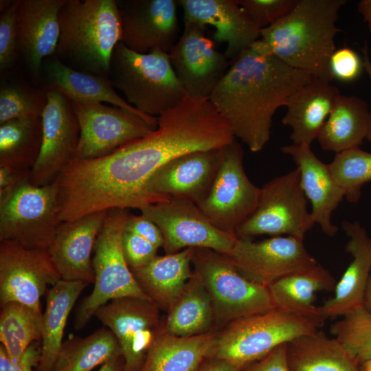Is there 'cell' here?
I'll return each mask as SVG.
<instances>
[{
	"instance_id": "obj_1",
	"label": "cell",
	"mask_w": 371,
	"mask_h": 371,
	"mask_svg": "<svg viewBox=\"0 0 371 371\" xmlns=\"http://www.w3.org/2000/svg\"><path fill=\"white\" fill-rule=\"evenodd\" d=\"M157 127L112 153L73 159L62 171L64 197L78 216L156 203L146 184L164 165L183 155L220 149L234 141L226 120L209 99L187 95L157 117Z\"/></svg>"
},
{
	"instance_id": "obj_2",
	"label": "cell",
	"mask_w": 371,
	"mask_h": 371,
	"mask_svg": "<svg viewBox=\"0 0 371 371\" xmlns=\"http://www.w3.org/2000/svg\"><path fill=\"white\" fill-rule=\"evenodd\" d=\"M313 78L251 45L230 60L209 100L235 137L258 152L270 139L276 111Z\"/></svg>"
},
{
	"instance_id": "obj_3",
	"label": "cell",
	"mask_w": 371,
	"mask_h": 371,
	"mask_svg": "<svg viewBox=\"0 0 371 371\" xmlns=\"http://www.w3.org/2000/svg\"><path fill=\"white\" fill-rule=\"evenodd\" d=\"M345 0H297L293 9L251 44L315 78L334 80L330 60L335 50L339 11Z\"/></svg>"
},
{
	"instance_id": "obj_4",
	"label": "cell",
	"mask_w": 371,
	"mask_h": 371,
	"mask_svg": "<svg viewBox=\"0 0 371 371\" xmlns=\"http://www.w3.org/2000/svg\"><path fill=\"white\" fill-rule=\"evenodd\" d=\"M56 56L78 71L109 78L111 58L121 41L115 0H66L59 14Z\"/></svg>"
},
{
	"instance_id": "obj_5",
	"label": "cell",
	"mask_w": 371,
	"mask_h": 371,
	"mask_svg": "<svg viewBox=\"0 0 371 371\" xmlns=\"http://www.w3.org/2000/svg\"><path fill=\"white\" fill-rule=\"evenodd\" d=\"M324 322L276 306L217 330L206 359H225L245 368L278 346L317 331Z\"/></svg>"
},
{
	"instance_id": "obj_6",
	"label": "cell",
	"mask_w": 371,
	"mask_h": 371,
	"mask_svg": "<svg viewBox=\"0 0 371 371\" xmlns=\"http://www.w3.org/2000/svg\"><path fill=\"white\" fill-rule=\"evenodd\" d=\"M109 79L128 104L152 117H157L187 95L172 69L168 53L155 49L140 54L121 41L111 55Z\"/></svg>"
},
{
	"instance_id": "obj_7",
	"label": "cell",
	"mask_w": 371,
	"mask_h": 371,
	"mask_svg": "<svg viewBox=\"0 0 371 371\" xmlns=\"http://www.w3.org/2000/svg\"><path fill=\"white\" fill-rule=\"evenodd\" d=\"M192 265L210 295L214 332L235 320L276 307L269 288L245 277L224 254L194 248Z\"/></svg>"
},
{
	"instance_id": "obj_8",
	"label": "cell",
	"mask_w": 371,
	"mask_h": 371,
	"mask_svg": "<svg viewBox=\"0 0 371 371\" xmlns=\"http://www.w3.org/2000/svg\"><path fill=\"white\" fill-rule=\"evenodd\" d=\"M128 215L127 210L109 211L93 250L94 286L76 311L74 326L77 330L94 317L100 306L113 300L126 297L150 300L135 279L123 254L122 237Z\"/></svg>"
},
{
	"instance_id": "obj_9",
	"label": "cell",
	"mask_w": 371,
	"mask_h": 371,
	"mask_svg": "<svg viewBox=\"0 0 371 371\" xmlns=\"http://www.w3.org/2000/svg\"><path fill=\"white\" fill-rule=\"evenodd\" d=\"M62 222L54 183L37 186L28 180L0 199V241L48 249Z\"/></svg>"
},
{
	"instance_id": "obj_10",
	"label": "cell",
	"mask_w": 371,
	"mask_h": 371,
	"mask_svg": "<svg viewBox=\"0 0 371 371\" xmlns=\"http://www.w3.org/2000/svg\"><path fill=\"white\" fill-rule=\"evenodd\" d=\"M315 224L306 208L297 168L269 181L262 188L254 212L236 230L238 238L268 234L304 239Z\"/></svg>"
},
{
	"instance_id": "obj_11",
	"label": "cell",
	"mask_w": 371,
	"mask_h": 371,
	"mask_svg": "<svg viewBox=\"0 0 371 371\" xmlns=\"http://www.w3.org/2000/svg\"><path fill=\"white\" fill-rule=\"evenodd\" d=\"M243 150L234 141L223 147L218 168L206 198L197 205L218 229L234 232L256 210L260 188L247 176Z\"/></svg>"
},
{
	"instance_id": "obj_12",
	"label": "cell",
	"mask_w": 371,
	"mask_h": 371,
	"mask_svg": "<svg viewBox=\"0 0 371 371\" xmlns=\"http://www.w3.org/2000/svg\"><path fill=\"white\" fill-rule=\"evenodd\" d=\"M161 232L166 254L187 248H207L222 254H229L238 236L234 232L216 228L194 202L170 198L139 210Z\"/></svg>"
},
{
	"instance_id": "obj_13",
	"label": "cell",
	"mask_w": 371,
	"mask_h": 371,
	"mask_svg": "<svg viewBox=\"0 0 371 371\" xmlns=\"http://www.w3.org/2000/svg\"><path fill=\"white\" fill-rule=\"evenodd\" d=\"M71 103L80 128L76 159L104 157L148 135L157 127L141 116L116 106Z\"/></svg>"
},
{
	"instance_id": "obj_14",
	"label": "cell",
	"mask_w": 371,
	"mask_h": 371,
	"mask_svg": "<svg viewBox=\"0 0 371 371\" xmlns=\"http://www.w3.org/2000/svg\"><path fill=\"white\" fill-rule=\"evenodd\" d=\"M94 317L116 337L124 359V371H140L163 329L159 308L150 300L126 297L100 306Z\"/></svg>"
},
{
	"instance_id": "obj_15",
	"label": "cell",
	"mask_w": 371,
	"mask_h": 371,
	"mask_svg": "<svg viewBox=\"0 0 371 371\" xmlns=\"http://www.w3.org/2000/svg\"><path fill=\"white\" fill-rule=\"evenodd\" d=\"M61 279L45 249L0 241V304L16 302L41 312V297Z\"/></svg>"
},
{
	"instance_id": "obj_16",
	"label": "cell",
	"mask_w": 371,
	"mask_h": 371,
	"mask_svg": "<svg viewBox=\"0 0 371 371\" xmlns=\"http://www.w3.org/2000/svg\"><path fill=\"white\" fill-rule=\"evenodd\" d=\"M225 256L245 277L267 287L284 276L318 264L303 240L293 236H272L257 242L238 237Z\"/></svg>"
},
{
	"instance_id": "obj_17",
	"label": "cell",
	"mask_w": 371,
	"mask_h": 371,
	"mask_svg": "<svg viewBox=\"0 0 371 371\" xmlns=\"http://www.w3.org/2000/svg\"><path fill=\"white\" fill-rule=\"evenodd\" d=\"M206 25L184 21L178 41L169 52L172 69L189 96L209 99L227 71L229 62L205 35Z\"/></svg>"
},
{
	"instance_id": "obj_18",
	"label": "cell",
	"mask_w": 371,
	"mask_h": 371,
	"mask_svg": "<svg viewBox=\"0 0 371 371\" xmlns=\"http://www.w3.org/2000/svg\"><path fill=\"white\" fill-rule=\"evenodd\" d=\"M42 115L43 141L39 157L31 170L30 181L37 186L53 183L75 158L80 128L71 101L56 91H47Z\"/></svg>"
},
{
	"instance_id": "obj_19",
	"label": "cell",
	"mask_w": 371,
	"mask_h": 371,
	"mask_svg": "<svg viewBox=\"0 0 371 371\" xmlns=\"http://www.w3.org/2000/svg\"><path fill=\"white\" fill-rule=\"evenodd\" d=\"M177 3L174 0L116 1L121 42L140 54L155 49L169 53L179 33Z\"/></svg>"
},
{
	"instance_id": "obj_20",
	"label": "cell",
	"mask_w": 371,
	"mask_h": 371,
	"mask_svg": "<svg viewBox=\"0 0 371 371\" xmlns=\"http://www.w3.org/2000/svg\"><path fill=\"white\" fill-rule=\"evenodd\" d=\"M221 148L194 151L172 159L150 178L146 187L148 194L155 203L175 198L198 205L213 184Z\"/></svg>"
},
{
	"instance_id": "obj_21",
	"label": "cell",
	"mask_w": 371,
	"mask_h": 371,
	"mask_svg": "<svg viewBox=\"0 0 371 371\" xmlns=\"http://www.w3.org/2000/svg\"><path fill=\"white\" fill-rule=\"evenodd\" d=\"M109 211L60 223L48 251L61 279L94 283L91 254Z\"/></svg>"
},
{
	"instance_id": "obj_22",
	"label": "cell",
	"mask_w": 371,
	"mask_h": 371,
	"mask_svg": "<svg viewBox=\"0 0 371 371\" xmlns=\"http://www.w3.org/2000/svg\"><path fill=\"white\" fill-rule=\"evenodd\" d=\"M66 0H21L17 16L19 54L38 80L43 60L56 54L59 14Z\"/></svg>"
},
{
	"instance_id": "obj_23",
	"label": "cell",
	"mask_w": 371,
	"mask_h": 371,
	"mask_svg": "<svg viewBox=\"0 0 371 371\" xmlns=\"http://www.w3.org/2000/svg\"><path fill=\"white\" fill-rule=\"evenodd\" d=\"M184 21L215 27L214 39L225 43L224 52L231 60L259 39L260 30L236 0H179Z\"/></svg>"
},
{
	"instance_id": "obj_24",
	"label": "cell",
	"mask_w": 371,
	"mask_h": 371,
	"mask_svg": "<svg viewBox=\"0 0 371 371\" xmlns=\"http://www.w3.org/2000/svg\"><path fill=\"white\" fill-rule=\"evenodd\" d=\"M342 227L349 238L346 251L352 260L337 282L333 297L318 306L324 320L342 317L363 306L371 273V236L358 221H344Z\"/></svg>"
},
{
	"instance_id": "obj_25",
	"label": "cell",
	"mask_w": 371,
	"mask_h": 371,
	"mask_svg": "<svg viewBox=\"0 0 371 371\" xmlns=\"http://www.w3.org/2000/svg\"><path fill=\"white\" fill-rule=\"evenodd\" d=\"M38 80L46 91L60 92L70 101L107 102L138 115L156 126L158 125L157 117L139 112L120 97L109 78L73 69L61 63L56 55L43 60Z\"/></svg>"
},
{
	"instance_id": "obj_26",
	"label": "cell",
	"mask_w": 371,
	"mask_h": 371,
	"mask_svg": "<svg viewBox=\"0 0 371 371\" xmlns=\"http://www.w3.org/2000/svg\"><path fill=\"white\" fill-rule=\"evenodd\" d=\"M290 155L300 170L301 187L312 205L311 212L315 223L329 236L336 234L338 228L331 221L333 212L344 197V192L336 181L329 164L319 159L311 146L291 145L281 148Z\"/></svg>"
},
{
	"instance_id": "obj_27",
	"label": "cell",
	"mask_w": 371,
	"mask_h": 371,
	"mask_svg": "<svg viewBox=\"0 0 371 371\" xmlns=\"http://www.w3.org/2000/svg\"><path fill=\"white\" fill-rule=\"evenodd\" d=\"M340 95L330 82L313 78L287 100V111L282 121L292 129L293 144L311 146Z\"/></svg>"
},
{
	"instance_id": "obj_28",
	"label": "cell",
	"mask_w": 371,
	"mask_h": 371,
	"mask_svg": "<svg viewBox=\"0 0 371 371\" xmlns=\"http://www.w3.org/2000/svg\"><path fill=\"white\" fill-rule=\"evenodd\" d=\"M194 248L157 256L143 268L132 271L137 282L160 310L170 309L193 276L192 259Z\"/></svg>"
},
{
	"instance_id": "obj_29",
	"label": "cell",
	"mask_w": 371,
	"mask_h": 371,
	"mask_svg": "<svg viewBox=\"0 0 371 371\" xmlns=\"http://www.w3.org/2000/svg\"><path fill=\"white\" fill-rule=\"evenodd\" d=\"M371 132V112L366 101L339 95L317 140L324 150L337 153L359 147Z\"/></svg>"
},
{
	"instance_id": "obj_30",
	"label": "cell",
	"mask_w": 371,
	"mask_h": 371,
	"mask_svg": "<svg viewBox=\"0 0 371 371\" xmlns=\"http://www.w3.org/2000/svg\"><path fill=\"white\" fill-rule=\"evenodd\" d=\"M89 284L85 281L60 279L47 291L43 313L41 357L36 371H52L63 342L69 315Z\"/></svg>"
},
{
	"instance_id": "obj_31",
	"label": "cell",
	"mask_w": 371,
	"mask_h": 371,
	"mask_svg": "<svg viewBox=\"0 0 371 371\" xmlns=\"http://www.w3.org/2000/svg\"><path fill=\"white\" fill-rule=\"evenodd\" d=\"M286 361L289 371H361L335 337L318 330L287 343Z\"/></svg>"
},
{
	"instance_id": "obj_32",
	"label": "cell",
	"mask_w": 371,
	"mask_h": 371,
	"mask_svg": "<svg viewBox=\"0 0 371 371\" xmlns=\"http://www.w3.org/2000/svg\"><path fill=\"white\" fill-rule=\"evenodd\" d=\"M163 331L181 337L214 332V314L210 295L199 275L185 285L164 318Z\"/></svg>"
},
{
	"instance_id": "obj_33",
	"label": "cell",
	"mask_w": 371,
	"mask_h": 371,
	"mask_svg": "<svg viewBox=\"0 0 371 371\" xmlns=\"http://www.w3.org/2000/svg\"><path fill=\"white\" fill-rule=\"evenodd\" d=\"M216 332L188 337L158 335L140 371H199L213 344Z\"/></svg>"
},
{
	"instance_id": "obj_34",
	"label": "cell",
	"mask_w": 371,
	"mask_h": 371,
	"mask_svg": "<svg viewBox=\"0 0 371 371\" xmlns=\"http://www.w3.org/2000/svg\"><path fill=\"white\" fill-rule=\"evenodd\" d=\"M336 284L330 271L317 264L284 276L268 288L276 306L324 319L313 304L315 293L334 291Z\"/></svg>"
},
{
	"instance_id": "obj_35",
	"label": "cell",
	"mask_w": 371,
	"mask_h": 371,
	"mask_svg": "<svg viewBox=\"0 0 371 371\" xmlns=\"http://www.w3.org/2000/svg\"><path fill=\"white\" fill-rule=\"evenodd\" d=\"M120 355L116 337L104 326L85 337L71 336L63 341L52 371H91Z\"/></svg>"
},
{
	"instance_id": "obj_36",
	"label": "cell",
	"mask_w": 371,
	"mask_h": 371,
	"mask_svg": "<svg viewBox=\"0 0 371 371\" xmlns=\"http://www.w3.org/2000/svg\"><path fill=\"white\" fill-rule=\"evenodd\" d=\"M42 141L41 117L0 124V166L31 171L39 157Z\"/></svg>"
},
{
	"instance_id": "obj_37",
	"label": "cell",
	"mask_w": 371,
	"mask_h": 371,
	"mask_svg": "<svg viewBox=\"0 0 371 371\" xmlns=\"http://www.w3.org/2000/svg\"><path fill=\"white\" fill-rule=\"evenodd\" d=\"M43 313L23 304L10 302L1 306L0 342L14 361L41 339Z\"/></svg>"
},
{
	"instance_id": "obj_38",
	"label": "cell",
	"mask_w": 371,
	"mask_h": 371,
	"mask_svg": "<svg viewBox=\"0 0 371 371\" xmlns=\"http://www.w3.org/2000/svg\"><path fill=\"white\" fill-rule=\"evenodd\" d=\"M47 102V91L30 85L23 80L1 83L0 124L24 118L42 117Z\"/></svg>"
},
{
	"instance_id": "obj_39",
	"label": "cell",
	"mask_w": 371,
	"mask_h": 371,
	"mask_svg": "<svg viewBox=\"0 0 371 371\" xmlns=\"http://www.w3.org/2000/svg\"><path fill=\"white\" fill-rule=\"evenodd\" d=\"M330 333L359 365L371 361V311L364 306L333 323Z\"/></svg>"
},
{
	"instance_id": "obj_40",
	"label": "cell",
	"mask_w": 371,
	"mask_h": 371,
	"mask_svg": "<svg viewBox=\"0 0 371 371\" xmlns=\"http://www.w3.org/2000/svg\"><path fill=\"white\" fill-rule=\"evenodd\" d=\"M329 166L344 197L350 203L357 202L363 186L371 181V153L359 147L345 150L337 153Z\"/></svg>"
},
{
	"instance_id": "obj_41",
	"label": "cell",
	"mask_w": 371,
	"mask_h": 371,
	"mask_svg": "<svg viewBox=\"0 0 371 371\" xmlns=\"http://www.w3.org/2000/svg\"><path fill=\"white\" fill-rule=\"evenodd\" d=\"M260 29L267 28L287 14L297 0H236Z\"/></svg>"
},
{
	"instance_id": "obj_42",
	"label": "cell",
	"mask_w": 371,
	"mask_h": 371,
	"mask_svg": "<svg viewBox=\"0 0 371 371\" xmlns=\"http://www.w3.org/2000/svg\"><path fill=\"white\" fill-rule=\"evenodd\" d=\"M21 0H14L0 18V69L12 68L19 55L17 43V16Z\"/></svg>"
},
{
	"instance_id": "obj_43",
	"label": "cell",
	"mask_w": 371,
	"mask_h": 371,
	"mask_svg": "<svg viewBox=\"0 0 371 371\" xmlns=\"http://www.w3.org/2000/svg\"><path fill=\"white\" fill-rule=\"evenodd\" d=\"M122 248L125 260L131 271L143 268L157 256V247L125 229L122 237Z\"/></svg>"
},
{
	"instance_id": "obj_44",
	"label": "cell",
	"mask_w": 371,
	"mask_h": 371,
	"mask_svg": "<svg viewBox=\"0 0 371 371\" xmlns=\"http://www.w3.org/2000/svg\"><path fill=\"white\" fill-rule=\"evenodd\" d=\"M330 68L334 80L342 82L356 80L364 69L363 60L358 54L346 46L335 50L330 58Z\"/></svg>"
},
{
	"instance_id": "obj_45",
	"label": "cell",
	"mask_w": 371,
	"mask_h": 371,
	"mask_svg": "<svg viewBox=\"0 0 371 371\" xmlns=\"http://www.w3.org/2000/svg\"><path fill=\"white\" fill-rule=\"evenodd\" d=\"M40 357L41 348L37 342L33 343L19 361L12 359L0 345V371H34L33 367H38Z\"/></svg>"
},
{
	"instance_id": "obj_46",
	"label": "cell",
	"mask_w": 371,
	"mask_h": 371,
	"mask_svg": "<svg viewBox=\"0 0 371 371\" xmlns=\"http://www.w3.org/2000/svg\"><path fill=\"white\" fill-rule=\"evenodd\" d=\"M124 229L142 237L158 249L163 247L164 238L161 230L155 223L142 214L137 216L129 214Z\"/></svg>"
},
{
	"instance_id": "obj_47",
	"label": "cell",
	"mask_w": 371,
	"mask_h": 371,
	"mask_svg": "<svg viewBox=\"0 0 371 371\" xmlns=\"http://www.w3.org/2000/svg\"><path fill=\"white\" fill-rule=\"evenodd\" d=\"M287 344H282L262 359L251 363L240 371H289L286 361Z\"/></svg>"
},
{
	"instance_id": "obj_48",
	"label": "cell",
	"mask_w": 371,
	"mask_h": 371,
	"mask_svg": "<svg viewBox=\"0 0 371 371\" xmlns=\"http://www.w3.org/2000/svg\"><path fill=\"white\" fill-rule=\"evenodd\" d=\"M30 170L0 166V199H3L24 182L30 180Z\"/></svg>"
},
{
	"instance_id": "obj_49",
	"label": "cell",
	"mask_w": 371,
	"mask_h": 371,
	"mask_svg": "<svg viewBox=\"0 0 371 371\" xmlns=\"http://www.w3.org/2000/svg\"><path fill=\"white\" fill-rule=\"evenodd\" d=\"M243 368L227 360L205 359L199 371H240Z\"/></svg>"
},
{
	"instance_id": "obj_50",
	"label": "cell",
	"mask_w": 371,
	"mask_h": 371,
	"mask_svg": "<svg viewBox=\"0 0 371 371\" xmlns=\"http://www.w3.org/2000/svg\"><path fill=\"white\" fill-rule=\"evenodd\" d=\"M124 359L122 355L113 357L104 364L98 371H124Z\"/></svg>"
},
{
	"instance_id": "obj_51",
	"label": "cell",
	"mask_w": 371,
	"mask_h": 371,
	"mask_svg": "<svg viewBox=\"0 0 371 371\" xmlns=\"http://www.w3.org/2000/svg\"><path fill=\"white\" fill-rule=\"evenodd\" d=\"M358 11L368 23L371 32V0H361L358 3Z\"/></svg>"
},
{
	"instance_id": "obj_52",
	"label": "cell",
	"mask_w": 371,
	"mask_h": 371,
	"mask_svg": "<svg viewBox=\"0 0 371 371\" xmlns=\"http://www.w3.org/2000/svg\"><path fill=\"white\" fill-rule=\"evenodd\" d=\"M362 52L363 54V68L367 72V74L369 75L370 81H371V60L369 57V53H368V47L366 42L365 43L362 49ZM367 139L370 142H371V132L369 134Z\"/></svg>"
},
{
	"instance_id": "obj_53",
	"label": "cell",
	"mask_w": 371,
	"mask_h": 371,
	"mask_svg": "<svg viewBox=\"0 0 371 371\" xmlns=\"http://www.w3.org/2000/svg\"><path fill=\"white\" fill-rule=\"evenodd\" d=\"M363 306L366 308L371 311V273L367 284Z\"/></svg>"
},
{
	"instance_id": "obj_54",
	"label": "cell",
	"mask_w": 371,
	"mask_h": 371,
	"mask_svg": "<svg viewBox=\"0 0 371 371\" xmlns=\"http://www.w3.org/2000/svg\"><path fill=\"white\" fill-rule=\"evenodd\" d=\"M14 1L12 0H1L0 1V11L1 13H3L6 11L10 5L12 4Z\"/></svg>"
},
{
	"instance_id": "obj_55",
	"label": "cell",
	"mask_w": 371,
	"mask_h": 371,
	"mask_svg": "<svg viewBox=\"0 0 371 371\" xmlns=\"http://www.w3.org/2000/svg\"><path fill=\"white\" fill-rule=\"evenodd\" d=\"M360 370L361 371H371V361L360 364Z\"/></svg>"
}]
</instances>
